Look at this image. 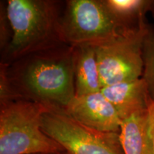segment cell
<instances>
[{
  "label": "cell",
  "instance_id": "6da1fadb",
  "mask_svg": "<svg viewBox=\"0 0 154 154\" xmlns=\"http://www.w3.org/2000/svg\"><path fill=\"white\" fill-rule=\"evenodd\" d=\"M75 96L72 46L61 44L0 64V102L22 99L63 111Z\"/></svg>",
  "mask_w": 154,
  "mask_h": 154
},
{
  "label": "cell",
  "instance_id": "7a4b0ae2",
  "mask_svg": "<svg viewBox=\"0 0 154 154\" xmlns=\"http://www.w3.org/2000/svg\"><path fill=\"white\" fill-rule=\"evenodd\" d=\"M64 8L57 0H8L7 12L12 37L1 54L0 64H9L19 58L60 45L61 19Z\"/></svg>",
  "mask_w": 154,
  "mask_h": 154
},
{
  "label": "cell",
  "instance_id": "3957f363",
  "mask_svg": "<svg viewBox=\"0 0 154 154\" xmlns=\"http://www.w3.org/2000/svg\"><path fill=\"white\" fill-rule=\"evenodd\" d=\"M47 106L22 99L0 102V154H49L65 151L42 129Z\"/></svg>",
  "mask_w": 154,
  "mask_h": 154
},
{
  "label": "cell",
  "instance_id": "277c9868",
  "mask_svg": "<svg viewBox=\"0 0 154 154\" xmlns=\"http://www.w3.org/2000/svg\"><path fill=\"white\" fill-rule=\"evenodd\" d=\"M140 27L130 28L119 22L103 0L66 1L61 19L63 43L72 47L110 43L126 37Z\"/></svg>",
  "mask_w": 154,
  "mask_h": 154
},
{
  "label": "cell",
  "instance_id": "5b68a950",
  "mask_svg": "<svg viewBox=\"0 0 154 154\" xmlns=\"http://www.w3.org/2000/svg\"><path fill=\"white\" fill-rule=\"evenodd\" d=\"M41 127L69 154H124L118 133L93 129L63 111L44 113Z\"/></svg>",
  "mask_w": 154,
  "mask_h": 154
},
{
  "label": "cell",
  "instance_id": "8992f818",
  "mask_svg": "<svg viewBox=\"0 0 154 154\" xmlns=\"http://www.w3.org/2000/svg\"><path fill=\"white\" fill-rule=\"evenodd\" d=\"M149 23L126 37L94 47L101 88L141 78L143 42Z\"/></svg>",
  "mask_w": 154,
  "mask_h": 154
},
{
  "label": "cell",
  "instance_id": "52a82bcc",
  "mask_svg": "<svg viewBox=\"0 0 154 154\" xmlns=\"http://www.w3.org/2000/svg\"><path fill=\"white\" fill-rule=\"evenodd\" d=\"M63 111L93 129L103 132H120L122 120L115 107L101 91L75 96Z\"/></svg>",
  "mask_w": 154,
  "mask_h": 154
},
{
  "label": "cell",
  "instance_id": "ba28073f",
  "mask_svg": "<svg viewBox=\"0 0 154 154\" xmlns=\"http://www.w3.org/2000/svg\"><path fill=\"white\" fill-rule=\"evenodd\" d=\"M101 91L115 107L122 121L133 113L148 109L151 100L143 77L105 86Z\"/></svg>",
  "mask_w": 154,
  "mask_h": 154
},
{
  "label": "cell",
  "instance_id": "9c48e42d",
  "mask_svg": "<svg viewBox=\"0 0 154 154\" xmlns=\"http://www.w3.org/2000/svg\"><path fill=\"white\" fill-rule=\"evenodd\" d=\"M119 138L124 154H152L149 106L122 121Z\"/></svg>",
  "mask_w": 154,
  "mask_h": 154
},
{
  "label": "cell",
  "instance_id": "30bf717a",
  "mask_svg": "<svg viewBox=\"0 0 154 154\" xmlns=\"http://www.w3.org/2000/svg\"><path fill=\"white\" fill-rule=\"evenodd\" d=\"M74 48V79L76 96L101 91L99 69L93 46L80 45Z\"/></svg>",
  "mask_w": 154,
  "mask_h": 154
},
{
  "label": "cell",
  "instance_id": "8fae6325",
  "mask_svg": "<svg viewBox=\"0 0 154 154\" xmlns=\"http://www.w3.org/2000/svg\"><path fill=\"white\" fill-rule=\"evenodd\" d=\"M116 19L125 26L138 28L146 22L149 13L154 17V0H103Z\"/></svg>",
  "mask_w": 154,
  "mask_h": 154
},
{
  "label": "cell",
  "instance_id": "7c38bea8",
  "mask_svg": "<svg viewBox=\"0 0 154 154\" xmlns=\"http://www.w3.org/2000/svg\"><path fill=\"white\" fill-rule=\"evenodd\" d=\"M144 70L143 78L147 84L149 94L154 101V26L148 25L143 42Z\"/></svg>",
  "mask_w": 154,
  "mask_h": 154
},
{
  "label": "cell",
  "instance_id": "4fadbf2b",
  "mask_svg": "<svg viewBox=\"0 0 154 154\" xmlns=\"http://www.w3.org/2000/svg\"><path fill=\"white\" fill-rule=\"evenodd\" d=\"M12 37V31L7 12V2L0 3V51L5 52Z\"/></svg>",
  "mask_w": 154,
  "mask_h": 154
},
{
  "label": "cell",
  "instance_id": "5bb4252c",
  "mask_svg": "<svg viewBox=\"0 0 154 154\" xmlns=\"http://www.w3.org/2000/svg\"><path fill=\"white\" fill-rule=\"evenodd\" d=\"M150 114H151V139H152V154H154V101L151 100L149 104Z\"/></svg>",
  "mask_w": 154,
  "mask_h": 154
},
{
  "label": "cell",
  "instance_id": "9a60e30c",
  "mask_svg": "<svg viewBox=\"0 0 154 154\" xmlns=\"http://www.w3.org/2000/svg\"><path fill=\"white\" fill-rule=\"evenodd\" d=\"M49 154H69L67 153L66 151H63V152H59V153H49Z\"/></svg>",
  "mask_w": 154,
  "mask_h": 154
}]
</instances>
